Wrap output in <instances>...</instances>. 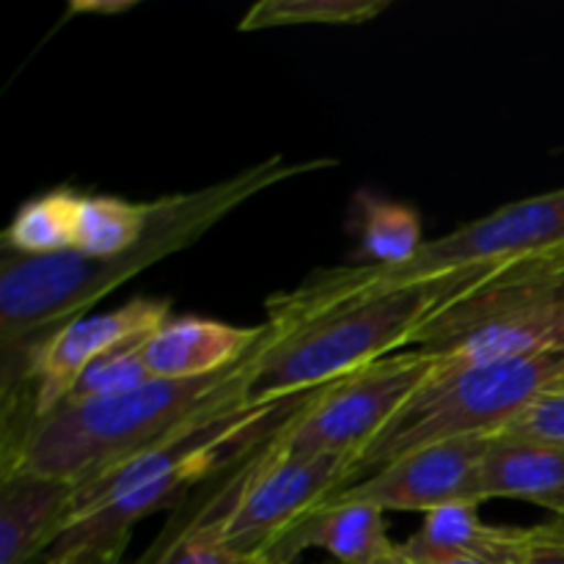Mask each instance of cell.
Returning a JSON list of instances; mask_svg holds the SVG:
<instances>
[{
    "mask_svg": "<svg viewBox=\"0 0 564 564\" xmlns=\"http://www.w3.org/2000/svg\"><path fill=\"white\" fill-rule=\"evenodd\" d=\"M330 160H303L286 163L270 158L251 165L224 182L202 191L176 193L158 198V209L147 235L127 253L110 259H94L80 251L53 253V257H17L3 251L0 262V394L28 378L39 347L58 334L72 319L86 317V308L105 295L135 279L152 264L174 257L182 248L202 240L220 218L246 204L275 182L306 171L328 169Z\"/></svg>",
    "mask_w": 564,
    "mask_h": 564,
    "instance_id": "1",
    "label": "cell"
},
{
    "mask_svg": "<svg viewBox=\"0 0 564 564\" xmlns=\"http://www.w3.org/2000/svg\"><path fill=\"white\" fill-rule=\"evenodd\" d=\"M505 264L457 270L402 286H350L334 268L268 301L253 402L308 394L402 347L438 308L449 306Z\"/></svg>",
    "mask_w": 564,
    "mask_h": 564,
    "instance_id": "2",
    "label": "cell"
},
{
    "mask_svg": "<svg viewBox=\"0 0 564 564\" xmlns=\"http://www.w3.org/2000/svg\"><path fill=\"white\" fill-rule=\"evenodd\" d=\"M262 341V339H259ZM259 345L226 372L196 380H149L130 394L53 408L0 444V477L33 474L83 485L116 463L160 444L253 367Z\"/></svg>",
    "mask_w": 564,
    "mask_h": 564,
    "instance_id": "3",
    "label": "cell"
},
{
    "mask_svg": "<svg viewBox=\"0 0 564 564\" xmlns=\"http://www.w3.org/2000/svg\"><path fill=\"white\" fill-rule=\"evenodd\" d=\"M556 389H564V350L441 367L358 452L345 488L424 446L505 433L534 400Z\"/></svg>",
    "mask_w": 564,
    "mask_h": 564,
    "instance_id": "4",
    "label": "cell"
},
{
    "mask_svg": "<svg viewBox=\"0 0 564 564\" xmlns=\"http://www.w3.org/2000/svg\"><path fill=\"white\" fill-rule=\"evenodd\" d=\"M411 347L444 367L564 350V253L518 259L438 308Z\"/></svg>",
    "mask_w": 564,
    "mask_h": 564,
    "instance_id": "5",
    "label": "cell"
},
{
    "mask_svg": "<svg viewBox=\"0 0 564 564\" xmlns=\"http://www.w3.org/2000/svg\"><path fill=\"white\" fill-rule=\"evenodd\" d=\"M275 435L248 457L246 468L218 499L193 518L209 523L237 554L262 562L292 523L345 488L356 460L352 455L286 457L275 449Z\"/></svg>",
    "mask_w": 564,
    "mask_h": 564,
    "instance_id": "6",
    "label": "cell"
},
{
    "mask_svg": "<svg viewBox=\"0 0 564 564\" xmlns=\"http://www.w3.org/2000/svg\"><path fill=\"white\" fill-rule=\"evenodd\" d=\"M444 361L422 350L394 352L314 391L275 435L286 457H356Z\"/></svg>",
    "mask_w": 564,
    "mask_h": 564,
    "instance_id": "7",
    "label": "cell"
},
{
    "mask_svg": "<svg viewBox=\"0 0 564 564\" xmlns=\"http://www.w3.org/2000/svg\"><path fill=\"white\" fill-rule=\"evenodd\" d=\"M545 253H564V187L518 198L485 218L468 220L444 237L427 240L411 262L397 268L341 264L334 268V273L350 286H402L457 270L510 264Z\"/></svg>",
    "mask_w": 564,
    "mask_h": 564,
    "instance_id": "8",
    "label": "cell"
},
{
    "mask_svg": "<svg viewBox=\"0 0 564 564\" xmlns=\"http://www.w3.org/2000/svg\"><path fill=\"white\" fill-rule=\"evenodd\" d=\"M171 319L169 297H135L105 314H86L50 336L33 356L25 386L33 397V413L44 416L64 402L83 369L124 347L141 345ZM11 389V391H14ZM9 394V391H6ZM33 419V422H36Z\"/></svg>",
    "mask_w": 564,
    "mask_h": 564,
    "instance_id": "9",
    "label": "cell"
},
{
    "mask_svg": "<svg viewBox=\"0 0 564 564\" xmlns=\"http://www.w3.org/2000/svg\"><path fill=\"white\" fill-rule=\"evenodd\" d=\"M494 435L446 441L424 446L389 466L378 468L358 485L336 490L330 499L361 501L389 512H433L457 501L482 505V463Z\"/></svg>",
    "mask_w": 564,
    "mask_h": 564,
    "instance_id": "10",
    "label": "cell"
},
{
    "mask_svg": "<svg viewBox=\"0 0 564 564\" xmlns=\"http://www.w3.org/2000/svg\"><path fill=\"white\" fill-rule=\"evenodd\" d=\"M303 551H325L336 564H400L402 545L389 538L383 510L361 501L325 499L292 523L273 549L268 564H295Z\"/></svg>",
    "mask_w": 564,
    "mask_h": 564,
    "instance_id": "11",
    "label": "cell"
},
{
    "mask_svg": "<svg viewBox=\"0 0 564 564\" xmlns=\"http://www.w3.org/2000/svg\"><path fill=\"white\" fill-rule=\"evenodd\" d=\"M264 336L262 325L220 323L207 317H176L141 345L154 380H196L226 372L248 356Z\"/></svg>",
    "mask_w": 564,
    "mask_h": 564,
    "instance_id": "12",
    "label": "cell"
},
{
    "mask_svg": "<svg viewBox=\"0 0 564 564\" xmlns=\"http://www.w3.org/2000/svg\"><path fill=\"white\" fill-rule=\"evenodd\" d=\"M75 485L11 474L0 477V564H36L58 540Z\"/></svg>",
    "mask_w": 564,
    "mask_h": 564,
    "instance_id": "13",
    "label": "cell"
},
{
    "mask_svg": "<svg viewBox=\"0 0 564 564\" xmlns=\"http://www.w3.org/2000/svg\"><path fill=\"white\" fill-rule=\"evenodd\" d=\"M482 499H521L564 512V446L499 433L482 463Z\"/></svg>",
    "mask_w": 564,
    "mask_h": 564,
    "instance_id": "14",
    "label": "cell"
},
{
    "mask_svg": "<svg viewBox=\"0 0 564 564\" xmlns=\"http://www.w3.org/2000/svg\"><path fill=\"white\" fill-rule=\"evenodd\" d=\"M518 538L521 529L485 523L479 516V501H457L427 512L422 529L402 543V556L408 562L474 556V560L512 564Z\"/></svg>",
    "mask_w": 564,
    "mask_h": 564,
    "instance_id": "15",
    "label": "cell"
},
{
    "mask_svg": "<svg viewBox=\"0 0 564 564\" xmlns=\"http://www.w3.org/2000/svg\"><path fill=\"white\" fill-rule=\"evenodd\" d=\"M80 193L55 187L20 204L3 231V251L17 257H53L75 251Z\"/></svg>",
    "mask_w": 564,
    "mask_h": 564,
    "instance_id": "16",
    "label": "cell"
},
{
    "mask_svg": "<svg viewBox=\"0 0 564 564\" xmlns=\"http://www.w3.org/2000/svg\"><path fill=\"white\" fill-rule=\"evenodd\" d=\"M158 202H127L116 196H80L77 204L75 251L94 259L130 251L154 218Z\"/></svg>",
    "mask_w": 564,
    "mask_h": 564,
    "instance_id": "17",
    "label": "cell"
},
{
    "mask_svg": "<svg viewBox=\"0 0 564 564\" xmlns=\"http://www.w3.org/2000/svg\"><path fill=\"white\" fill-rule=\"evenodd\" d=\"M358 231H361V251L369 264L397 268L411 262L424 246L422 220L411 204L389 202L378 196H358Z\"/></svg>",
    "mask_w": 564,
    "mask_h": 564,
    "instance_id": "18",
    "label": "cell"
},
{
    "mask_svg": "<svg viewBox=\"0 0 564 564\" xmlns=\"http://www.w3.org/2000/svg\"><path fill=\"white\" fill-rule=\"evenodd\" d=\"M389 9V0H262L240 20V31L284 25H361Z\"/></svg>",
    "mask_w": 564,
    "mask_h": 564,
    "instance_id": "19",
    "label": "cell"
},
{
    "mask_svg": "<svg viewBox=\"0 0 564 564\" xmlns=\"http://www.w3.org/2000/svg\"><path fill=\"white\" fill-rule=\"evenodd\" d=\"M141 345L124 347V350L110 352V356L88 364L80 372V378H77L75 383H72V389L66 391L64 402L80 405V402L110 400V397L130 394V391L141 389L149 380H154L152 375H149L147 361H143ZM64 402H61V405H64Z\"/></svg>",
    "mask_w": 564,
    "mask_h": 564,
    "instance_id": "20",
    "label": "cell"
},
{
    "mask_svg": "<svg viewBox=\"0 0 564 564\" xmlns=\"http://www.w3.org/2000/svg\"><path fill=\"white\" fill-rule=\"evenodd\" d=\"M152 564H268L262 560L237 554L235 549L220 540L209 523L191 521L180 534L171 538L165 549H160L158 560Z\"/></svg>",
    "mask_w": 564,
    "mask_h": 564,
    "instance_id": "21",
    "label": "cell"
},
{
    "mask_svg": "<svg viewBox=\"0 0 564 564\" xmlns=\"http://www.w3.org/2000/svg\"><path fill=\"white\" fill-rule=\"evenodd\" d=\"M505 433L564 446V389L549 391L534 400Z\"/></svg>",
    "mask_w": 564,
    "mask_h": 564,
    "instance_id": "22",
    "label": "cell"
},
{
    "mask_svg": "<svg viewBox=\"0 0 564 564\" xmlns=\"http://www.w3.org/2000/svg\"><path fill=\"white\" fill-rule=\"evenodd\" d=\"M512 564H564V512L521 529Z\"/></svg>",
    "mask_w": 564,
    "mask_h": 564,
    "instance_id": "23",
    "label": "cell"
},
{
    "mask_svg": "<svg viewBox=\"0 0 564 564\" xmlns=\"http://www.w3.org/2000/svg\"><path fill=\"white\" fill-rule=\"evenodd\" d=\"M121 556H124V549L121 551H108V554H83V556H44L42 562L36 564H119Z\"/></svg>",
    "mask_w": 564,
    "mask_h": 564,
    "instance_id": "24",
    "label": "cell"
},
{
    "mask_svg": "<svg viewBox=\"0 0 564 564\" xmlns=\"http://www.w3.org/2000/svg\"><path fill=\"white\" fill-rule=\"evenodd\" d=\"M411 564H496V562L474 560V556H438V560H424V562H411Z\"/></svg>",
    "mask_w": 564,
    "mask_h": 564,
    "instance_id": "25",
    "label": "cell"
},
{
    "mask_svg": "<svg viewBox=\"0 0 564 564\" xmlns=\"http://www.w3.org/2000/svg\"><path fill=\"white\" fill-rule=\"evenodd\" d=\"M400 564H411V562H408V560H402V562H400Z\"/></svg>",
    "mask_w": 564,
    "mask_h": 564,
    "instance_id": "26",
    "label": "cell"
}]
</instances>
